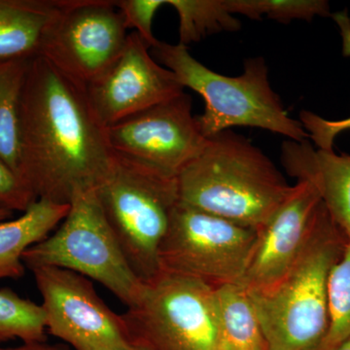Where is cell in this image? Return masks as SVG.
<instances>
[{"mask_svg":"<svg viewBox=\"0 0 350 350\" xmlns=\"http://www.w3.org/2000/svg\"><path fill=\"white\" fill-rule=\"evenodd\" d=\"M113 163L84 88L31 59L20 112V176L36 199L68 204L105 181Z\"/></svg>","mask_w":350,"mask_h":350,"instance_id":"cell-1","label":"cell"},{"mask_svg":"<svg viewBox=\"0 0 350 350\" xmlns=\"http://www.w3.org/2000/svg\"><path fill=\"white\" fill-rule=\"evenodd\" d=\"M177 185L182 204L256 230L293 189L266 154L231 130L208 138L177 176Z\"/></svg>","mask_w":350,"mask_h":350,"instance_id":"cell-2","label":"cell"},{"mask_svg":"<svg viewBox=\"0 0 350 350\" xmlns=\"http://www.w3.org/2000/svg\"><path fill=\"white\" fill-rule=\"evenodd\" d=\"M347 239L321 202L312 239L280 282L246 291L268 350H320L329 329L328 280Z\"/></svg>","mask_w":350,"mask_h":350,"instance_id":"cell-3","label":"cell"},{"mask_svg":"<svg viewBox=\"0 0 350 350\" xmlns=\"http://www.w3.org/2000/svg\"><path fill=\"white\" fill-rule=\"evenodd\" d=\"M152 50L184 89L189 88L204 98L206 108L197 120L206 138L238 126L269 131L293 142L310 138L301 122L288 115L271 87L268 66L262 57L246 59L243 75L230 77L200 64L180 43L160 41Z\"/></svg>","mask_w":350,"mask_h":350,"instance_id":"cell-4","label":"cell"},{"mask_svg":"<svg viewBox=\"0 0 350 350\" xmlns=\"http://www.w3.org/2000/svg\"><path fill=\"white\" fill-rule=\"evenodd\" d=\"M94 191L133 273L151 282L161 273L159 250L179 202L176 177L113 154L109 174Z\"/></svg>","mask_w":350,"mask_h":350,"instance_id":"cell-5","label":"cell"},{"mask_svg":"<svg viewBox=\"0 0 350 350\" xmlns=\"http://www.w3.org/2000/svg\"><path fill=\"white\" fill-rule=\"evenodd\" d=\"M23 262L29 269L57 267L96 280L128 308L147 285L126 261L94 190L76 198L57 231L25 251Z\"/></svg>","mask_w":350,"mask_h":350,"instance_id":"cell-6","label":"cell"},{"mask_svg":"<svg viewBox=\"0 0 350 350\" xmlns=\"http://www.w3.org/2000/svg\"><path fill=\"white\" fill-rule=\"evenodd\" d=\"M211 285L161 271L139 303L123 314L135 350H217V322Z\"/></svg>","mask_w":350,"mask_h":350,"instance_id":"cell-7","label":"cell"},{"mask_svg":"<svg viewBox=\"0 0 350 350\" xmlns=\"http://www.w3.org/2000/svg\"><path fill=\"white\" fill-rule=\"evenodd\" d=\"M259 231L178 202L159 250L161 271L218 287L243 282Z\"/></svg>","mask_w":350,"mask_h":350,"instance_id":"cell-8","label":"cell"},{"mask_svg":"<svg viewBox=\"0 0 350 350\" xmlns=\"http://www.w3.org/2000/svg\"><path fill=\"white\" fill-rule=\"evenodd\" d=\"M126 31L114 1L62 0L39 57L86 90L123 52Z\"/></svg>","mask_w":350,"mask_h":350,"instance_id":"cell-9","label":"cell"},{"mask_svg":"<svg viewBox=\"0 0 350 350\" xmlns=\"http://www.w3.org/2000/svg\"><path fill=\"white\" fill-rule=\"evenodd\" d=\"M42 297L46 330L75 350H135L123 315L113 312L91 280L57 267L31 269Z\"/></svg>","mask_w":350,"mask_h":350,"instance_id":"cell-10","label":"cell"},{"mask_svg":"<svg viewBox=\"0 0 350 350\" xmlns=\"http://www.w3.org/2000/svg\"><path fill=\"white\" fill-rule=\"evenodd\" d=\"M105 135L114 155L176 178L208 142L185 93L105 129Z\"/></svg>","mask_w":350,"mask_h":350,"instance_id":"cell-11","label":"cell"},{"mask_svg":"<svg viewBox=\"0 0 350 350\" xmlns=\"http://www.w3.org/2000/svg\"><path fill=\"white\" fill-rule=\"evenodd\" d=\"M149 49L137 32L129 34L116 62L85 90L103 129L184 93L174 73L157 63Z\"/></svg>","mask_w":350,"mask_h":350,"instance_id":"cell-12","label":"cell"},{"mask_svg":"<svg viewBox=\"0 0 350 350\" xmlns=\"http://www.w3.org/2000/svg\"><path fill=\"white\" fill-rule=\"evenodd\" d=\"M321 200L308 182L299 181L285 202L258 230L250 266L241 283L247 291L266 289L286 275L312 239Z\"/></svg>","mask_w":350,"mask_h":350,"instance_id":"cell-13","label":"cell"},{"mask_svg":"<svg viewBox=\"0 0 350 350\" xmlns=\"http://www.w3.org/2000/svg\"><path fill=\"white\" fill-rule=\"evenodd\" d=\"M282 162L297 182L312 184L333 222L350 243V155L315 149L308 139L288 140Z\"/></svg>","mask_w":350,"mask_h":350,"instance_id":"cell-14","label":"cell"},{"mask_svg":"<svg viewBox=\"0 0 350 350\" xmlns=\"http://www.w3.org/2000/svg\"><path fill=\"white\" fill-rule=\"evenodd\" d=\"M62 0H0V63L39 57Z\"/></svg>","mask_w":350,"mask_h":350,"instance_id":"cell-15","label":"cell"},{"mask_svg":"<svg viewBox=\"0 0 350 350\" xmlns=\"http://www.w3.org/2000/svg\"><path fill=\"white\" fill-rule=\"evenodd\" d=\"M70 206L38 199L19 218L0 222V280L25 275L23 256L63 222Z\"/></svg>","mask_w":350,"mask_h":350,"instance_id":"cell-16","label":"cell"},{"mask_svg":"<svg viewBox=\"0 0 350 350\" xmlns=\"http://www.w3.org/2000/svg\"><path fill=\"white\" fill-rule=\"evenodd\" d=\"M217 350H268L248 292L239 283L213 289Z\"/></svg>","mask_w":350,"mask_h":350,"instance_id":"cell-17","label":"cell"},{"mask_svg":"<svg viewBox=\"0 0 350 350\" xmlns=\"http://www.w3.org/2000/svg\"><path fill=\"white\" fill-rule=\"evenodd\" d=\"M31 63H0V161L19 176L21 103Z\"/></svg>","mask_w":350,"mask_h":350,"instance_id":"cell-18","label":"cell"},{"mask_svg":"<svg viewBox=\"0 0 350 350\" xmlns=\"http://www.w3.org/2000/svg\"><path fill=\"white\" fill-rule=\"evenodd\" d=\"M179 18V43L187 46L222 31H237L241 24L226 10L223 0H165Z\"/></svg>","mask_w":350,"mask_h":350,"instance_id":"cell-19","label":"cell"},{"mask_svg":"<svg viewBox=\"0 0 350 350\" xmlns=\"http://www.w3.org/2000/svg\"><path fill=\"white\" fill-rule=\"evenodd\" d=\"M46 332L41 305L9 288L0 289V344L16 338L23 342H45Z\"/></svg>","mask_w":350,"mask_h":350,"instance_id":"cell-20","label":"cell"},{"mask_svg":"<svg viewBox=\"0 0 350 350\" xmlns=\"http://www.w3.org/2000/svg\"><path fill=\"white\" fill-rule=\"evenodd\" d=\"M329 329L320 350H335L350 338V243L334 265L328 280Z\"/></svg>","mask_w":350,"mask_h":350,"instance_id":"cell-21","label":"cell"},{"mask_svg":"<svg viewBox=\"0 0 350 350\" xmlns=\"http://www.w3.org/2000/svg\"><path fill=\"white\" fill-rule=\"evenodd\" d=\"M228 12L241 14L251 20H269L288 24L294 20L310 21L330 17V4L326 0H223Z\"/></svg>","mask_w":350,"mask_h":350,"instance_id":"cell-22","label":"cell"},{"mask_svg":"<svg viewBox=\"0 0 350 350\" xmlns=\"http://www.w3.org/2000/svg\"><path fill=\"white\" fill-rule=\"evenodd\" d=\"M340 27L342 38V53L345 57H350V18L347 11L332 15ZM300 122L313 144L322 150H334V142L340 133L350 131V117L338 121H331L320 117L315 113L301 111Z\"/></svg>","mask_w":350,"mask_h":350,"instance_id":"cell-23","label":"cell"},{"mask_svg":"<svg viewBox=\"0 0 350 350\" xmlns=\"http://www.w3.org/2000/svg\"><path fill=\"white\" fill-rule=\"evenodd\" d=\"M114 2L123 16L126 29H135L150 49L160 42L154 36L152 24L159 9L167 5L165 0H117Z\"/></svg>","mask_w":350,"mask_h":350,"instance_id":"cell-24","label":"cell"},{"mask_svg":"<svg viewBox=\"0 0 350 350\" xmlns=\"http://www.w3.org/2000/svg\"><path fill=\"white\" fill-rule=\"evenodd\" d=\"M36 200L19 175L0 161V209L25 213Z\"/></svg>","mask_w":350,"mask_h":350,"instance_id":"cell-25","label":"cell"},{"mask_svg":"<svg viewBox=\"0 0 350 350\" xmlns=\"http://www.w3.org/2000/svg\"><path fill=\"white\" fill-rule=\"evenodd\" d=\"M0 350H64L61 347L46 344L45 342H24L22 345L13 349H2Z\"/></svg>","mask_w":350,"mask_h":350,"instance_id":"cell-26","label":"cell"},{"mask_svg":"<svg viewBox=\"0 0 350 350\" xmlns=\"http://www.w3.org/2000/svg\"><path fill=\"white\" fill-rule=\"evenodd\" d=\"M12 211H5V209H0V222L2 221L8 220L12 217L13 215Z\"/></svg>","mask_w":350,"mask_h":350,"instance_id":"cell-27","label":"cell"},{"mask_svg":"<svg viewBox=\"0 0 350 350\" xmlns=\"http://www.w3.org/2000/svg\"><path fill=\"white\" fill-rule=\"evenodd\" d=\"M335 350H350V338H347V340H345L342 344L338 345L337 349Z\"/></svg>","mask_w":350,"mask_h":350,"instance_id":"cell-28","label":"cell"}]
</instances>
